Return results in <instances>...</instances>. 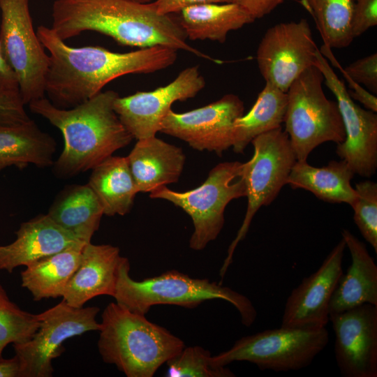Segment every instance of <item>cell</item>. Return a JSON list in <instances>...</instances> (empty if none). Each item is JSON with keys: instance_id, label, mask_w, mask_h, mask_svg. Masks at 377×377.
<instances>
[{"instance_id": "cell-31", "label": "cell", "mask_w": 377, "mask_h": 377, "mask_svg": "<svg viewBox=\"0 0 377 377\" xmlns=\"http://www.w3.org/2000/svg\"><path fill=\"white\" fill-rule=\"evenodd\" d=\"M211 353L195 346L184 347L165 363L166 377H233L235 375L226 367L213 364Z\"/></svg>"}, {"instance_id": "cell-35", "label": "cell", "mask_w": 377, "mask_h": 377, "mask_svg": "<svg viewBox=\"0 0 377 377\" xmlns=\"http://www.w3.org/2000/svg\"><path fill=\"white\" fill-rule=\"evenodd\" d=\"M0 98H3L13 101H22L17 79L14 72L3 58L1 51V48Z\"/></svg>"}, {"instance_id": "cell-32", "label": "cell", "mask_w": 377, "mask_h": 377, "mask_svg": "<svg viewBox=\"0 0 377 377\" xmlns=\"http://www.w3.org/2000/svg\"><path fill=\"white\" fill-rule=\"evenodd\" d=\"M357 199L351 207L362 237L377 253V184L364 180L355 184Z\"/></svg>"}, {"instance_id": "cell-41", "label": "cell", "mask_w": 377, "mask_h": 377, "mask_svg": "<svg viewBox=\"0 0 377 377\" xmlns=\"http://www.w3.org/2000/svg\"><path fill=\"white\" fill-rule=\"evenodd\" d=\"M133 1H138L141 3H149V2H151L153 0H133Z\"/></svg>"}, {"instance_id": "cell-2", "label": "cell", "mask_w": 377, "mask_h": 377, "mask_svg": "<svg viewBox=\"0 0 377 377\" xmlns=\"http://www.w3.org/2000/svg\"><path fill=\"white\" fill-rule=\"evenodd\" d=\"M52 20L51 28L64 40L91 31L124 45L139 49L165 46L217 61L188 45L177 19L157 13L152 1L55 0Z\"/></svg>"}, {"instance_id": "cell-34", "label": "cell", "mask_w": 377, "mask_h": 377, "mask_svg": "<svg viewBox=\"0 0 377 377\" xmlns=\"http://www.w3.org/2000/svg\"><path fill=\"white\" fill-rule=\"evenodd\" d=\"M377 25V0H353L351 34L353 38Z\"/></svg>"}, {"instance_id": "cell-17", "label": "cell", "mask_w": 377, "mask_h": 377, "mask_svg": "<svg viewBox=\"0 0 377 377\" xmlns=\"http://www.w3.org/2000/svg\"><path fill=\"white\" fill-rule=\"evenodd\" d=\"M345 249L341 237L320 267L292 290L285 304L281 327H325L330 321V302L343 273Z\"/></svg>"}, {"instance_id": "cell-27", "label": "cell", "mask_w": 377, "mask_h": 377, "mask_svg": "<svg viewBox=\"0 0 377 377\" xmlns=\"http://www.w3.org/2000/svg\"><path fill=\"white\" fill-rule=\"evenodd\" d=\"M82 249L68 248L26 265L20 274L22 286L35 301L62 297L81 262Z\"/></svg>"}, {"instance_id": "cell-14", "label": "cell", "mask_w": 377, "mask_h": 377, "mask_svg": "<svg viewBox=\"0 0 377 377\" xmlns=\"http://www.w3.org/2000/svg\"><path fill=\"white\" fill-rule=\"evenodd\" d=\"M243 101L233 94L205 106L179 113L172 109L163 119L160 132L186 142L198 151L221 156L232 147L235 121L244 114Z\"/></svg>"}, {"instance_id": "cell-15", "label": "cell", "mask_w": 377, "mask_h": 377, "mask_svg": "<svg viewBox=\"0 0 377 377\" xmlns=\"http://www.w3.org/2000/svg\"><path fill=\"white\" fill-rule=\"evenodd\" d=\"M205 86V80L198 66H193L182 70L167 85L153 91L118 96L114 108L133 138H147L160 132L161 123L175 102L195 97Z\"/></svg>"}, {"instance_id": "cell-29", "label": "cell", "mask_w": 377, "mask_h": 377, "mask_svg": "<svg viewBox=\"0 0 377 377\" xmlns=\"http://www.w3.org/2000/svg\"><path fill=\"white\" fill-rule=\"evenodd\" d=\"M301 3L313 16L324 45L340 49L352 43L353 0H302Z\"/></svg>"}, {"instance_id": "cell-19", "label": "cell", "mask_w": 377, "mask_h": 377, "mask_svg": "<svg viewBox=\"0 0 377 377\" xmlns=\"http://www.w3.org/2000/svg\"><path fill=\"white\" fill-rule=\"evenodd\" d=\"M126 258L111 244L87 243L82 251L81 262L67 284L63 300L81 308L100 295L113 297L120 267Z\"/></svg>"}, {"instance_id": "cell-7", "label": "cell", "mask_w": 377, "mask_h": 377, "mask_svg": "<svg viewBox=\"0 0 377 377\" xmlns=\"http://www.w3.org/2000/svg\"><path fill=\"white\" fill-rule=\"evenodd\" d=\"M244 168V163L223 162L214 166L207 179L194 189L179 192L163 186L151 191L149 197L169 201L191 218L194 230L189 246L200 251L221 232L228 204L246 195Z\"/></svg>"}, {"instance_id": "cell-37", "label": "cell", "mask_w": 377, "mask_h": 377, "mask_svg": "<svg viewBox=\"0 0 377 377\" xmlns=\"http://www.w3.org/2000/svg\"><path fill=\"white\" fill-rule=\"evenodd\" d=\"M29 119L22 101L0 98V123L13 124Z\"/></svg>"}, {"instance_id": "cell-39", "label": "cell", "mask_w": 377, "mask_h": 377, "mask_svg": "<svg viewBox=\"0 0 377 377\" xmlns=\"http://www.w3.org/2000/svg\"><path fill=\"white\" fill-rule=\"evenodd\" d=\"M348 91L352 98L363 104L367 110L376 112L377 98L362 85L357 84L351 90Z\"/></svg>"}, {"instance_id": "cell-8", "label": "cell", "mask_w": 377, "mask_h": 377, "mask_svg": "<svg viewBox=\"0 0 377 377\" xmlns=\"http://www.w3.org/2000/svg\"><path fill=\"white\" fill-rule=\"evenodd\" d=\"M328 341L329 334L325 327L301 329L281 326L240 338L228 350L212 356V361L219 367L246 361L263 371H297L310 365Z\"/></svg>"}, {"instance_id": "cell-36", "label": "cell", "mask_w": 377, "mask_h": 377, "mask_svg": "<svg viewBox=\"0 0 377 377\" xmlns=\"http://www.w3.org/2000/svg\"><path fill=\"white\" fill-rule=\"evenodd\" d=\"M234 2H236V0H154L152 1L156 12L162 15H172L193 6Z\"/></svg>"}, {"instance_id": "cell-33", "label": "cell", "mask_w": 377, "mask_h": 377, "mask_svg": "<svg viewBox=\"0 0 377 377\" xmlns=\"http://www.w3.org/2000/svg\"><path fill=\"white\" fill-rule=\"evenodd\" d=\"M330 56L332 63L342 72L346 81L351 80L360 85L363 84L372 93H377V54L372 53L370 55L360 58L350 64L345 68H341L334 57Z\"/></svg>"}, {"instance_id": "cell-30", "label": "cell", "mask_w": 377, "mask_h": 377, "mask_svg": "<svg viewBox=\"0 0 377 377\" xmlns=\"http://www.w3.org/2000/svg\"><path fill=\"white\" fill-rule=\"evenodd\" d=\"M38 327L36 314L22 310L10 300L0 283V360L8 344L29 341Z\"/></svg>"}, {"instance_id": "cell-26", "label": "cell", "mask_w": 377, "mask_h": 377, "mask_svg": "<svg viewBox=\"0 0 377 377\" xmlns=\"http://www.w3.org/2000/svg\"><path fill=\"white\" fill-rule=\"evenodd\" d=\"M98 197L104 215L124 216L138 193L126 156H111L92 169L87 184Z\"/></svg>"}, {"instance_id": "cell-13", "label": "cell", "mask_w": 377, "mask_h": 377, "mask_svg": "<svg viewBox=\"0 0 377 377\" xmlns=\"http://www.w3.org/2000/svg\"><path fill=\"white\" fill-rule=\"evenodd\" d=\"M315 66L336 98L345 131L344 140L337 144L336 153L346 161L355 174L370 177L377 168V114L355 103L341 81L320 51Z\"/></svg>"}, {"instance_id": "cell-3", "label": "cell", "mask_w": 377, "mask_h": 377, "mask_svg": "<svg viewBox=\"0 0 377 377\" xmlns=\"http://www.w3.org/2000/svg\"><path fill=\"white\" fill-rule=\"evenodd\" d=\"M118 96L112 90L101 91L69 109L57 107L45 96L28 104L63 135V150L52 165L57 177L71 178L92 170L132 141L114 108Z\"/></svg>"}, {"instance_id": "cell-11", "label": "cell", "mask_w": 377, "mask_h": 377, "mask_svg": "<svg viewBox=\"0 0 377 377\" xmlns=\"http://www.w3.org/2000/svg\"><path fill=\"white\" fill-rule=\"evenodd\" d=\"M98 306L75 308L62 300L36 314L39 327L29 341L13 345L19 364V377H50L52 360L64 350L63 343L89 331L99 330Z\"/></svg>"}, {"instance_id": "cell-12", "label": "cell", "mask_w": 377, "mask_h": 377, "mask_svg": "<svg viewBox=\"0 0 377 377\" xmlns=\"http://www.w3.org/2000/svg\"><path fill=\"white\" fill-rule=\"evenodd\" d=\"M318 51L308 21L281 22L269 27L256 52V61L265 82L287 92L306 69L315 66Z\"/></svg>"}, {"instance_id": "cell-22", "label": "cell", "mask_w": 377, "mask_h": 377, "mask_svg": "<svg viewBox=\"0 0 377 377\" xmlns=\"http://www.w3.org/2000/svg\"><path fill=\"white\" fill-rule=\"evenodd\" d=\"M57 143L31 119L22 123H0V170L15 166L20 169L33 164L52 166Z\"/></svg>"}, {"instance_id": "cell-10", "label": "cell", "mask_w": 377, "mask_h": 377, "mask_svg": "<svg viewBox=\"0 0 377 377\" xmlns=\"http://www.w3.org/2000/svg\"><path fill=\"white\" fill-rule=\"evenodd\" d=\"M0 10L1 51L28 105L45 96L50 57L34 29L29 0H0Z\"/></svg>"}, {"instance_id": "cell-5", "label": "cell", "mask_w": 377, "mask_h": 377, "mask_svg": "<svg viewBox=\"0 0 377 377\" xmlns=\"http://www.w3.org/2000/svg\"><path fill=\"white\" fill-rule=\"evenodd\" d=\"M129 271L126 258L120 267L113 297L115 302L132 312L146 315L153 306L158 304L193 309L207 300L221 299L236 308L244 325L250 327L257 318V311L247 297L220 283L191 278L176 270L135 281Z\"/></svg>"}, {"instance_id": "cell-6", "label": "cell", "mask_w": 377, "mask_h": 377, "mask_svg": "<svg viewBox=\"0 0 377 377\" xmlns=\"http://www.w3.org/2000/svg\"><path fill=\"white\" fill-rule=\"evenodd\" d=\"M320 71L311 66L290 85L283 122L297 161H306L310 153L326 142H342L345 131L336 101L323 89Z\"/></svg>"}, {"instance_id": "cell-38", "label": "cell", "mask_w": 377, "mask_h": 377, "mask_svg": "<svg viewBox=\"0 0 377 377\" xmlns=\"http://www.w3.org/2000/svg\"><path fill=\"white\" fill-rule=\"evenodd\" d=\"M288 0H236L255 19L261 18Z\"/></svg>"}, {"instance_id": "cell-4", "label": "cell", "mask_w": 377, "mask_h": 377, "mask_svg": "<svg viewBox=\"0 0 377 377\" xmlns=\"http://www.w3.org/2000/svg\"><path fill=\"white\" fill-rule=\"evenodd\" d=\"M98 349L103 361L127 377H151L179 353L184 341L145 315L111 302L101 314Z\"/></svg>"}, {"instance_id": "cell-25", "label": "cell", "mask_w": 377, "mask_h": 377, "mask_svg": "<svg viewBox=\"0 0 377 377\" xmlns=\"http://www.w3.org/2000/svg\"><path fill=\"white\" fill-rule=\"evenodd\" d=\"M177 19L187 38L223 43L228 34L253 22L255 19L236 2L207 3L185 8Z\"/></svg>"}, {"instance_id": "cell-23", "label": "cell", "mask_w": 377, "mask_h": 377, "mask_svg": "<svg viewBox=\"0 0 377 377\" xmlns=\"http://www.w3.org/2000/svg\"><path fill=\"white\" fill-rule=\"evenodd\" d=\"M354 172L344 160L331 161L326 166L317 168L307 161H296L287 179L292 188H302L318 198L333 203H347L351 207L357 199L350 184Z\"/></svg>"}, {"instance_id": "cell-24", "label": "cell", "mask_w": 377, "mask_h": 377, "mask_svg": "<svg viewBox=\"0 0 377 377\" xmlns=\"http://www.w3.org/2000/svg\"><path fill=\"white\" fill-rule=\"evenodd\" d=\"M47 214L56 223L87 244L98 230L104 213L98 197L87 184L64 188Z\"/></svg>"}, {"instance_id": "cell-40", "label": "cell", "mask_w": 377, "mask_h": 377, "mask_svg": "<svg viewBox=\"0 0 377 377\" xmlns=\"http://www.w3.org/2000/svg\"><path fill=\"white\" fill-rule=\"evenodd\" d=\"M20 364L17 356L0 360V377H19Z\"/></svg>"}, {"instance_id": "cell-28", "label": "cell", "mask_w": 377, "mask_h": 377, "mask_svg": "<svg viewBox=\"0 0 377 377\" xmlns=\"http://www.w3.org/2000/svg\"><path fill=\"white\" fill-rule=\"evenodd\" d=\"M287 105V94L266 82L251 110L233 126L232 149L242 153L256 137L281 127Z\"/></svg>"}, {"instance_id": "cell-16", "label": "cell", "mask_w": 377, "mask_h": 377, "mask_svg": "<svg viewBox=\"0 0 377 377\" xmlns=\"http://www.w3.org/2000/svg\"><path fill=\"white\" fill-rule=\"evenodd\" d=\"M334 355L344 377H377V306L363 304L330 316Z\"/></svg>"}, {"instance_id": "cell-21", "label": "cell", "mask_w": 377, "mask_h": 377, "mask_svg": "<svg viewBox=\"0 0 377 377\" xmlns=\"http://www.w3.org/2000/svg\"><path fill=\"white\" fill-rule=\"evenodd\" d=\"M351 264L341 275L329 306L330 315L363 304L377 306V265L366 245L348 230L341 231Z\"/></svg>"}, {"instance_id": "cell-1", "label": "cell", "mask_w": 377, "mask_h": 377, "mask_svg": "<svg viewBox=\"0 0 377 377\" xmlns=\"http://www.w3.org/2000/svg\"><path fill=\"white\" fill-rule=\"evenodd\" d=\"M36 34L49 52L45 93L54 105L64 109L92 98L117 77L163 70L177 57V50L161 45L128 52L99 46L71 47L44 25L38 27Z\"/></svg>"}, {"instance_id": "cell-18", "label": "cell", "mask_w": 377, "mask_h": 377, "mask_svg": "<svg viewBox=\"0 0 377 377\" xmlns=\"http://www.w3.org/2000/svg\"><path fill=\"white\" fill-rule=\"evenodd\" d=\"M15 240L0 245V270L9 273L47 256L87 243L56 223L48 214H39L20 224Z\"/></svg>"}, {"instance_id": "cell-20", "label": "cell", "mask_w": 377, "mask_h": 377, "mask_svg": "<svg viewBox=\"0 0 377 377\" xmlns=\"http://www.w3.org/2000/svg\"><path fill=\"white\" fill-rule=\"evenodd\" d=\"M126 158L138 193L178 182L186 161L181 147L156 135L138 140Z\"/></svg>"}, {"instance_id": "cell-9", "label": "cell", "mask_w": 377, "mask_h": 377, "mask_svg": "<svg viewBox=\"0 0 377 377\" xmlns=\"http://www.w3.org/2000/svg\"><path fill=\"white\" fill-rule=\"evenodd\" d=\"M252 158L244 163V178L248 199L247 209L236 237L230 244L220 269L223 279L232 262L237 244L243 240L254 215L262 206L269 205L277 197L297 161L288 136L281 128L264 133L252 140Z\"/></svg>"}]
</instances>
